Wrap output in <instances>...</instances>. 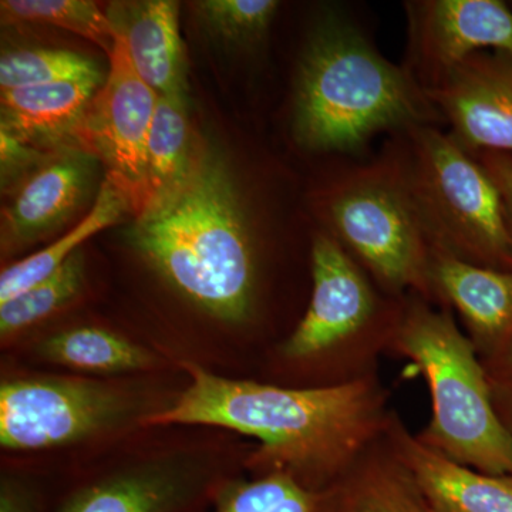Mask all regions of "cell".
Returning a JSON list of instances; mask_svg holds the SVG:
<instances>
[{"instance_id":"5","label":"cell","mask_w":512,"mask_h":512,"mask_svg":"<svg viewBox=\"0 0 512 512\" xmlns=\"http://www.w3.org/2000/svg\"><path fill=\"white\" fill-rule=\"evenodd\" d=\"M393 147L430 248L468 264L512 269L500 195L478 158L436 126L409 128Z\"/></svg>"},{"instance_id":"31","label":"cell","mask_w":512,"mask_h":512,"mask_svg":"<svg viewBox=\"0 0 512 512\" xmlns=\"http://www.w3.org/2000/svg\"><path fill=\"white\" fill-rule=\"evenodd\" d=\"M510 421H504L505 426H507V429L510 430V433L512 434V409L510 410Z\"/></svg>"},{"instance_id":"30","label":"cell","mask_w":512,"mask_h":512,"mask_svg":"<svg viewBox=\"0 0 512 512\" xmlns=\"http://www.w3.org/2000/svg\"><path fill=\"white\" fill-rule=\"evenodd\" d=\"M501 362H498V372L491 373V375H488V377L493 376H503V379L505 380V384H507L508 387H512V342L510 345H508V348L504 350V352H501Z\"/></svg>"},{"instance_id":"12","label":"cell","mask_w":512,"mask_h":512,"mask_svg":"<svg viewBox=\"0 0 512 512\" xmlns=\"http://www.w3.org/2000/svg\"><path fill=\"white\" fill-rule=\"evenodd\" d=\"M99 158L60 148L20 181L2 214L3 248H20L62 227L92 190Z\"/></svg>"},{"instance_id":"22","label":"cell","mask_w":512,"mask_h":512,"mask_svg":"<svg viewBox=\"0 0 512 512\" xmlns=\"http://www.w3.org/2000/svg\"><path fill=\"white\" fill-rule=\"evenodd\" d=\"M323 491L312 490L285 471L255 480L222 483L211 512H322Z\"/></svg>"},{"instance_id":"29","label":"cell","mask_w":512,"mask_h":512,"mask_svg":"<svg viewBox=\"0 0 512 512\" xmlns=\"http://www.w3.org/2000/svg\"><path fill=\"white\" fill-rule=\"evenodd\" d=\"M0 512H36L35 501L25 488L6 480L0 490Z\"/></svg>"},{"instance_id":"6","label":"cell","mask_w":512,"mask_h":512,"mask_svg":"<svg viewBox=\"0 0 512 512\" xmlns=\"http://www.w3.org/2000/svg\"><path fill=\"white\" fill-rule=\"evenodd\" d=\"M328 234L392 295L434 301L431 248L393 143L372 163L348 167L323 201Z\"/></svg>"},{"instance_id":"17","label":"cell","mask_w":512,"mask_h":512,"mask_svg":"<svg viewBox=\"0 0 512 512\" xmlns=\"http://www.w3.org/2000/svg\"><path fill=\"white\" fill-rule=\"evenodd\" d=\"M322 512H433L416 478L386 436L372 444L330 487Z\"/></svg>"},{"instance_id":"7","label":"cell","mask_w":512,"mask_h":512,"mask_svg":"<svg viewBox=\"0 0 512 512\" xmlns=\"http://www.w3.org/2000/svg\"><path fill=\"white\" fill-rule=\"evenodd\" d=\"M140 417L143 399L79 377H28L0 384V446L36 451L69 446Z\"/></svg>"},{"instance_id":"8","label":"cell","mask_w":512,"mask_h":512,"mask_svg":"<svg viewBox=\"0 0 512 512\" xmlns=\"http://www.w3.org/2000/svg\"><path fill=\"white\" fill-rule=\"evenodd\" d=\"M109 56V77L90 104L77 138L106 164L107 177L127 195L137 215L147 202V140L158 94L138 76L116 33Z\"/></svg>"},{"instance_id":"3","label":"cell","mask_w":512,"mask_h":512,"mask_svg":"<svg viewBox=\"0 0 512 512\" xmlns=\"http://www.w3.org/2000/svg\"><path fill=\"white\" fill-rule=\"evenodd\" d=\"M293 107L302 147L348 156L383 131L403 133L443 119L412 70L380 55L342 16H326L309 40Z\"/></svg>"},{"instance_id":"13","label":"cell","mask_w":512,"mask_h":512,"mask_svg":"<svg viewBox=\"0 0 512 512\" xmlns=\"http://www.w3.org/2000/svg\"><path fill=\"white\" fill-rule=\"evenodd\" d=\"M221 484L198 467L153 461L77 488L56 512H198Z\"/></svg>"},{"instance_id":"21","label":"cell","mask_w":512,"mask_h":512,"mask_svg":"<svg viewBox=\"0 0 512 512\" xmlns=\"http://www.w3.org/2000/svg\"><path fill=\"white\" fill-rule=\"evenodd\" d=\"M194 150L187 96H158L147 140V202L183 177Z\"/></svg>"},{"instance_id":"24","label":"cell","mask_w":512,"mask_h":512,"mask_svg":"<svg viewBox=\"0 0 512 512\" xmlns=\"http://www.w3.org/2000/svg\"><path fill=\"white\" fill-rule=\"evenodd\" d=\"M103 79L92 57L66 49H20L0 59V89L47 86L77 80Z\"/></svg>"},{"instance_id":"18","label":"cell","mask_w":512,"mask_h":512,"mask_svg":"<svg viewBox=\"0 0 512 512\" xmlns=\"http://www.w3.org/2000/svg\"><path fill=\"white\" fill-rule=\"evenodd\" d=\"M103 79L2 90L0 130L32 146L77 137Z\"/></svg>"},{"instance_id":"14","label":"cell","mask_w":512,"mask_h":512,"mask_svg":"<svg viewBox=\"0 0 512 512\" xmlns=\"http://www.w3.org/2000/svg\"><path fill=\"white\" fill-rule=\"evenodd\" d=\"M434 301L461 316L478 353L498 356L512 342V269L484 268L431 249Z\"/></svg>"},{"instance_id":"9","label":"cell","mask_w":512,"mask_h":512,"mask_svg":"<svg viewBox=\"0 0 512 512\" xmlns=\"http://www.w3.org/2000/svg\"><path fill=\"white\" fill-rule=\"evenodd\" d=\"M312 298L308 311L282 346L289 360H311L356 339L384 318L379 296L366 272L345 248L320 232L312 244Z\"/></svg>"},{"instance_id":"16","label":"cell","mask_w":512,"mask_h":512,"mask_svg":"<svg viewBox=\"0 0 512 512\" xmlns=\"http://www.w3.org/2000/svg\"><path fill=\"white\" fill-rule=\"evenodd\" d=\"M114 33L121 37L138 76L158 96H187V70L178 3L171 0L111 3Z\"/></svg>"},{"instance_id":"19","label":"cell","mask_w":512,"mask_h":512,"mask_svg":"<svg viewBox=\"0 0 512 512\" xmlns=\"http://www.w3.org/2000/svg\"><path fill=\"white\" fill-rule=\"evenodd\" d=\"M130 210L133 207L127 195L107 177L100 185L93 207L76 227L49 247L16 262L2 272L0 303L8 302L13 296L52 275L70 256L80 251L83 242L119 222Z\"/></svg>"},{"instance_id":"23","label":"cell","mask_w":512,"mask_h":512,"mask_svg":"<svg viewBox=\"0 0 512 512\" xmlns=\"http://www.w3.org/2000/svg\"><path fill=\"white\" fill-rule=\"evenodd\" d=\"M82 249L70 256L52 275L30 286L26 291L0 303V336L9 339L16 333L32 328L40 320L62 309L76 299L84 285Z\"/></svg>"},{"instance_id":"28","label":"cell","mask_w":512,"mask_h":512,"mask_svg":"<svg viewBox=\"0 0 512 512\" xmlns=\"http://www.w3.org/2000/svg\"><path fill=\"white\" fill-rule=\"evenodd\" d=\"M485 168L500 195L505 225L512 242V156L511 154L484 151L474 154Z\"/></svg>"},{"instance_id":"10","label":"cell","mask_w":512,"mask_h":512,"mask_svg":"<svg viewBox=\"0 0 512 512\" xmlns=\"http://www.w3.org/2000/svg\"><path fill=\"white\" fill-rule=\"evenodd\" d=\"M409 67L423 89L478 52L512 56V10L501 0L407 3Z\"/></svg>"},{"instance_id":"2","label":"cell","mask_w":512,"mask_h":512,"mask_svg":"<svg viewBox=\"0 0 512 512\" xmlns=\"http://www.w3.org/2000/svg\"><path fill=\"white\" fill-rule=\"evenodd\" d=\"M174 291L221 322H247L258 259L251 217L225 158L195 144L187 171L144 205L127 231Z\"/></svg>"},{"instance_id":"1","label":"cell","mask_w":512,"mask_h":512,"mask_svg":"<svg viewBox=\"0 0 512 512\" xmlns=\"http://www.w3.org/2000/svg\"><path fill=\"white\" fill-rule=\"evenodd\" d=\"M190 384L143 426L221 427L261 441L256 464L285 471L306 487H330L382 439L386 397L372 376L311 389L232 380L184 362Z\"/></svg>"},{"instance_id":"25","label":"cell","mask_w":512,"mask_h":512,"mask_svg":"<svg viewBox=\"0 0 512 512\" xmlns=\"http://www.w3.org/2000/svg\"><path fill=\"white\" fill-rule=\"evenodd\" d=\"M2 19L6 23H45L69 30L111 52L114 30L107 12L89 0H3Z\"/></svg>"},{"instance_id":"27","label":"cell","mask_w":512,"mask_h":512,"mask_svg":"<svg viewBox=\"0 0 512 512\" xmlns=\"http://www.w3.org/2000/svg\"><path fill=\"white\" fill-rule=\"evenodd\" d=\"M0 154L3 187L10 183H18V177L20 181L28 177L49 156L5 130H0Z\"/></svg>"},{"instance_id":"11","label":"cell","mask_w":512,"mask_h":512,"mask_svg":"<svg viewBox=\"0 0 512 512\" xmlns=\"http://www.w3.org/2000/svg\"><path fill=\"white\" fill-rule=\"evenodd\" d=\"M424 90L466 150L512 156V56L474 53Z\"/></svg>"},{"instance_id":"26","label":"cell","mask_w":512,"mask_h":512,"mask_svg":"<svg viewBox=\"0 0 512 512\" xmlns=\"http://www.w3.org/2000/svg\"><path fill=\"white\" fill-rule=\"evenodd\" d=\"M212 32L237 45H256L269 29L279 2L275 0H202L195 3Z\"/></svg>"},{"instance_id":"4","label":"cell","mask_w":512,"mask_h":512,"mask_svg":"<svg viewBox=\"0 0 512 512\" xmlns=\"http://www.w3.org/2000/svg\"><path fill=\"white\" fill-rule=\"evenodd\" d=\"M386 340L429 384L433 414L420 443L478 473L512 477V434L484 363L451 313L419 296L399 309Z\"/></svg>"},{"instance_id":"20","label":"cell","mask_w":512,"mask_h":512,"mask_svg":"<svg viewBox=\"0 0 512 512\" xmlns=\"http://www.w3.org/2000/svg\"><path fill=\"white\" fill-rule=\"evenodd\" d=\"M37 353L55 365L99 375L140 372L158 363L157 356L143 346L109 330L87 326L49 336Z\"/></svg>"},{"instance_id":"15","label":"cell","mask_w":512,"mask_h":512,"mask_svg":"<svg viewBox=\"0 0 512 512\" xmlns=\"http://www.w3.org/2000/svg\"><path fill=\"white\" fill-rule=\"evenodd\" d=\"M384 436L433 512H512V477L488 476L447 460L421 444L393 412Z\"/></svg>"}]
</instances>
